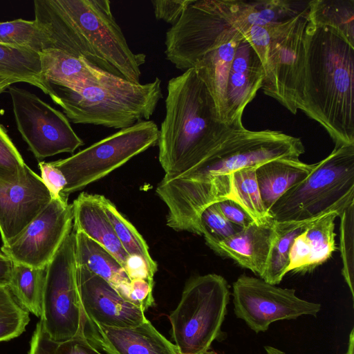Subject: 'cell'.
Returning <instances> with one entry per match:
<instances>
[{
  "label": "cell",
  "instance_id": "2",
  "mask_svg": "<svg viewBox=\"0 0 354 354\" xmlns=\"http://www.w3.org/2000/svg\"><path fill=\"white\" fill-rule=\"evenodd\" d=\"M35 20L50 49L82 57L99 69L139 83L146 55L135 53L108 0H35Z\"/></svg>",
  "mask_w": 354,
  "mask_h": 354
},
{
  "label": "cell",
  "instance_id": "30",
  "mask_svg": "<svg viewBox=\"0 0 354 354\" xmlns=\"http://www.w3.org/2000/svg\"><path fill=\"white\" fill-rule=\"evenodd\" d=\"M0 75L37 86L46 94L39 54L0 44Z\"/></svg>",
  "mask_w": 354,
  "mask_h": 354
},
{
  "label": "cell",
  "instance_id": "33",
  "mask_svg": "<svg viewBox=\"0 0 354 354\" xmlns=\"http://www.w3.org/2000/svg\"><path fill=\"white\" fill-rule=\"evenodd\" d=\"M0 44L28 49L38 54L50 49L46 36L35 19L0 22Z\"/></svg>",
  "mask_w": 354,
  "mask_h": 354
},
{
  "label": "cell",
  "instance_id": "23",
  "mask_svg": "<svg viewBox=\"0 0 354 354\" xmlns=\"http://www.w3.org/2000/svg\"><path fill=\"white\" fill-rule=\"evenodd\" d=\"M299 158H279L255 168L261 198L269 212L274 203L288 189L305 179L315 168Z\"/></svg>",
  "mask_w": 354,
  "mask_h": 354
},
{
  "label": "cell",
  "instance_id": "29",
  "mask_svg": "<svg viewBox=\"0 0 354 354\" xmlns=\"http://www.w3.org/2000/svg\"><path fill=\"white\" fill-rule=\"evenodd\" d=\"M46 266L34 268L13 262L8 286L18 303L37 317L41 315Z\"/></svg>",
  "mask_w": 354,
  "mask_h": 354
},
{
  "label": "cell",
  "instance_id": "37",
  "mask_svg": "<svg viewBox=\"0 0 354 354\" xmlns=\"http://www.w3.org/2000/svg\"><path fill=\"white\" fill-rule=\"evenodd\" d=\"M201 235L207 245L213 249L218 243L243 228L230 222L221 213L216 203L205 208L199 218Z\"/></svg>",
  "mask_w": 354,
  "mask_h": 354
},
{
  "label": "cell",
  "instance_id": "45",
  "mask_svg": "<svg viewBox=\"0 0 354 354\" xmlns=\"http://www.w3.org/2000/svg\"><path fill=\"white\" fill-rule=\"evenodd\" d=\"M13 262L1 251L0 252V283L7 284L9 282Z\"/></svg>",
  "mask_w": 354,
  "mask_h": 354
},
{
  "label": "cell",
  "instance_id": "21",
  "mask_svg": "<svg viewBox=\"0 0 354 354\" xmlns=\"http://www.w3.org/2000/svg\"><path fill=\"white\" fill-rule=\"evenodd\" d=\"M243 37L242 31L234 30L205 54L194 67L213 98L218 119L225 124L228 75L236 50Z\"/></svg>",
  "mask_w": 354,
  "mask_h": 354
},
{
  "label": "cell",
  "instance_id": "44",
  "mask_svg": "<svg viewBox=\"0 0 354 354\" xmlns=\"http://www.w3.org/2000/svg\"><path fill=\"white\" fill-rule=\"evenodd\" d=\"M124 269L130 280L140 279L153 283V277L149 273L145 260L138 255L129 254Z\"/></svg>",
  "mask_w": 354,
  "mask_h": 354
},
{
  "label": "cell",
  "instance_id": "9",
  "mask_svg": "<svg viewBox=\"0 0 354 354\" xmlns=\"http://www.w3.org/2000/svg\"><path fill=\"white\" fill-rule=\"evenodd\" d=\"M159 129L152 120L138 122L73 156L53 162L64 174V198L106 176L133 157L158 145Z\"/></svg>",
  "mask_w": 354,
  "mask_h": 354
},
{
  "label": "cell",
  "instance_id": "48",
  "mask_svg": "<svg viewBox=\"0 0 354 354\" xmlns=\"http://www.w3.org/2000/svg\"><path fill=\"white\" fill-rule=\"evenodd\" d=\"M264 349L266 354H287L283 351L271 346H266Z\"/></svg>",
  "mask_w": 354,
  "mask_h": 354
},
{
  "label": "cell",
  "instance_id": "22",
  "mask_svg": "<svg viewBox=\"0 0 354 354\" xmlns=\"http://www.w3.org/2000/svg\"><path fill=\"white\" fill-rule=\"evenodd\" d=\"M75 231L84 233L111 253L124 268L129 256L101 203V195L82 192L72 203Z\"/></svg>",
  "mask_w": 354,
  "mask_h": 354
},
{
  "label": "cell",
  "instance_id": "7",
  "mask_svg": "<svg viewBox=\"0 0 354 354\" xmlns=\"http://www.w3.org/2000/svg\"><path fill=\"white\" fill-rule=\"evenodd\" d=\"M230 291L227 281L217 274L192 279L169 319L171 337L180 354L207 351L221 333Z\"/></svg>",
  "mask_w": 354,
  "mask_h": 354
},
{
  "label": "cell",
  "instance_id": "46",
  "mask_svg": "<svg viewBox=\"0 0 354 354\" xmlns=\"http://www.w3.org/2000/svg\"><path fill=\"white\" fill-rule=\"evenodd\" d=\"M17 82H18L13 79L0 75V94L12 84Z\"/></svg>",
  "mask_w": 354,
  "mask_h": 354
},
{
  "label": "cell",
  "instance_id": "42",
  "mask_svg": "<svg viewBox=\"0 0 354 354\" xmlns=\"http://www.w3.org/2000/svg\"><path fill=\"white\" fill-rule=\"evenodd\" d=\"M153 283L140 279L131 280L129 301L144 312L154 305Z\"/></svg>",
  "mask_w": 354,
  "mask_h": 354
},
{
  "label": "cell",
  "instance_id": "28",
  "mask_svg": "<svg viewBox=\"0 0 354 354\" xmlns=\"http://www.w3.org/2000/svg\"><path fill=\"white\" fill-rule=\"evenodd\" d=\"M308 21L336 31L354 47V0H313L309 2Z\"/></svg>",
  "mask_w": 354,
  "mask_h": 354
},
{
  "label": "cell",
  "instance_id": "4",
  "mask_svg": "<svg viewBox=\"0 0 354 354\" xmlns=\"http://www.w3.org/2000/svg\"><path fill=\"white\" fill-rule=\"evenodd\" d=\"M301 111L328 132L335 146L354 144V47L336 31L309 21Z\"/></svg>",
  "mask_w": 354,
  "mask_h": 354
},
{
  "label": "cell",
  "instance_id": "17",
  "mask_svg": "<svg viewBox=\"0 0 354 354\" xmlns=\"http://www.w3.org/2000/svg\"><path fill=\"white\" fill-rule=\"evenodd\" d=\"M85 335L106 354H180L152 324L133 327H109L86 322Z\"/></svg>",
  "mask_w": 354,
  "mask_h": 354
},
{
  "label": "cell",
  "instance_id": "36",
  "mask_svg": "<svg viewBox=\"0 0 354 354\" xmlns=\"http://www.w3.org/2000/svg\"><path fill=\"white\" fill-rule=\"evenodd\" d=\"M339 248L342 261V274L354 298V201L339 214Z\"/></svg>",
  "mask_w": 354,
  "mask_h": 354
},
{
  "label": "cell",
  "instance_id": "32",
  "mask_svg": "<svg viewBox=\"0 0 354 354\" xmlns=\"http://www.w3.org/2000/svg\"><path fill=\"white\" fill-rule=\"evenodd\" d=\"M101 203L124 250L129 255L135 254L142 257L147 263L151 276L153 277L158 266L149 254L145 239L110 200L101 195Z\"/></svg>",
  "mask_w": 354,
  "mask_h": 354
},
{
  "label": "cell",
  "instance_id": "13",
  "mask_svg": "<svg viewBox=\"0 0 354 354\" xmlns=\"http://www.w3.org/2000/svg\"><path fill=\"white\" fill-rule=\"evenodd\" d=\"M232 295L236 316L257 333L267 330L274 322L315 317L321 310L320 304L298 297L295 289L245 274L234 282Z\"/></svg>",
  "mask_w": 354,
  "mask_h": 354
},
{
  "label": "cell",
  "instance_id": "26",
  "mask_svg": "<svg viewBox=\"0 0 354 354\" xmlns=\"http://www.w3.org/2000/svg\"><path fill=\"white\" fill-rule=\"evenodd\" d=\"M310 1L235 0L236 24L243 33L252 26L287 21L309 10Z\"/></svg>",
  "mask_w": 354,
  "mask_h": 354
},
{
  "label": "cell",
  "instance_id": "43",
  "mask_svg": "<svg viewBox=\"0 0 354 354\" xmlns=\"http://www.w3.org/2000/svg\"><path fill=\"white\" fill-rule=\"evenodd\" d=\"M223 215L231 223L246 227L254 223L252 217L241 206L231 198L216 203Z\"/></svg>",
  "mask_w": 354,
  "mask_h": 354
},
{
  "label": "cell",
  "instance_id": "14",
  "mask_svg": "<svg viewBox=\"0 0 354 354\" xmlns=\"http://www.w3.org/2000/svg\"><path fill=\"white\" fill-rule=\"evenodd\" d=\"M72 204L53 198L46 208L1 251L12 262L34 268L47 266L73 229Z\"/></svg>",
  "mask_w": 354,
  "mask_h": 354
},
{
  "label": "cell",
  "instance_id": "3",
  "mask_svg": "<svg viewBox=\"0 0 354 354\" xmlns=\"http://www.w3.org/2000/svg\"><path fill=\"white\" fill-rule=\"evenodd\" d=\"M167 90L158 145L164 178L171 179L197 168L238 128L218 119L213 98L194 68L170 79Z\"/></svg>",
  "mask_w": 354,
  "mask_h": 354
},
{
  "label": "cell",
  "instance_id": "10",
  "mask_svg": "<svg viewBox=\"0 0 354 354\" xmlns=\"http://www.w3.org/2000/svg\"><path fill=\"white\" fill-rule=\"evenodd\" d=\"M40 322L55 341L85 335L86 319L77 286L73 228L46 266Z\"/></svg>",
  "mask_w": 354,
  "mask_h": 354
},
{
  "label": "cell",
  "instance_id": "49",
  "mask_svg": "<svg viewBox=\"0 0 354 354\" xmlns=\"http://www.w3.org/2000/svg\"><path fill=\"white\" fill-rule=\"evenodd\" d=\"M201 354H219V353H215V352H213V351H209V350L203 353H201Z\"/></svg>",
  "mask_w": 354,
  "mask_h": 354
},
{
  "label": "cell",
  "instance_id": "20",
  "mask_svg": "<svg viewBox=\"0 0 354 354\" xmlns=\"http://www.w3.org/2000/svg\"><path fill=\"white\" fill-rule=\"evenodd\" d=\"M274 221L264 224L254 223L220 242L212 250L261 278L274 236Z\"/></svg>",
  "mask_w": 354,
  "mask_h": 354
},
{
  "label": "cell",
  "instance_id": "16",
  "mask_svg": "<svg viewBox=\"0 0 354 354\" xmlns=\"http://www.w3.org/2000/svg\"><path fill=\"white\" fill-rule=\"evenodd\" d=\"M53 197L41 177L28 166L16 183L0 180V234L8 245L37 217Z\"/></svg>",
  "mask_w": 354,
  "mask_h": 354
},
{
  "label": "cell",
  "instance_id": "24",
  "mask_svg": "<svg viewBox=\"0 0 354 354\" xmlns=\"http://www.w3.org/2000/svg\"><path fill=\"white\" fill-rule=\"evenodd\" d=\"M75 234L76 265L85 267L104 279L122 298L129 301L131 280L118 259L84 233L75 231Z\"/></svg>",
  "mask_w": 354,
  "mask_h": 354
},
{
  "label": "cell",
  "instance_id": "15",
  "mask_svg": "<svg viewBox=\"0 0 354 354\" xmlns=\"http://www.w3.org/2000/svg\"><path fill=\"white\" fill-rule=\"evenodd\" d=\"M77 281L86 322L109 327H133L148 319L138 306L122 298L104 279L77 266Z\"/></svg>",
  "mask_w": 354,
  "mask_h": 354
},
{
  "label": "cell",
  "instance_id": "11",
  "mask_svg": "<svg viewBox=\"0 0 354 354\" xmlns=\"http://www.w3.org/2000/svg\"><path fill=\"white\" fill-rule=\"evenodd\" d=\"M308 11L281 24L276 30L264 66L263 93L292 114L303 104Z\"/></svg>",
  "mask_w": 354,
  "mask_h": 354
},
{
  "label": "cell",
  "instance_id": "12",
  "mask_svg": "<svg viewBox=\"0 0 354 354\" xmlns=\"http://www.w3.org/2000/svg\"><path fill=\"white\" fill-rule=\"evenodd\" d=\"M17 130L39 162L62 153H73L84 145L64 113L35 94L10 86Z\"/></svg>",
  "mask_w": 354,
  "mask_h": 354
},
{
  "label": "cell",
  "instance_id": "27",
  "mask_svg": "<svg viewBox=\"0 0 354 354\" xmlns=\"http://www.w3.org/2000/svg\"><path fill=\"white\" fill-rule=\"evenodd\" d=\"M317 218L304 221H274V236L266 267L261 279L273 285H277L282 281L288 273L290 252L295 238Z\"/></svg>",
  "mask_w": 354,
  "mask_h": 354
},
{
  "label": "cell",
  "instance_id": "6",
  "mask_svg": "<svg viewBox=\"0 0 354 354\" xmlns=\"http://www.w3.org/2000/svg\"><path fill=\"white\" fill-rule=\"evenodd\" d=\"M354 201V144L335 146L302 181L271 207L277 222L304 221L331 212L338 214Z\"/></svg>",
  "mask_w": 354,
  "mask_h": 354
},
{
  "label": "cell",
  "instance_id": "40",
  "mask_svg": "<svg viewBox=\"0 0 354 354\" xmlns=\"http://www.w3.org/2000/svg\"><path fill=\"white\" fill-rule=\"evenodd\" d=\"M192 0H156L152 1L154 14L157 19L163 20L171 26L177 22Z\"/></svg>",
  "mask_w": 354,
  "mask_h": 354
},
{
  "label": "cell",
  "instance_id": "19",
  "mask_svg": "<svg viewBox=\"0 0 354 354\" xmlns=\"http://www.w3.org/2000/svg\"><path fill=\"white\" fill-rule=\"evenodd\" d=\"M338 216L337 212H331L319 216L295 238L290 252L288 272H311L338 250L335 232Z\"/></svg>",
  "mask_w": 354,
  "mask_h": 354
},
{
  "label": "cell",
  "instance_id": "39",
  "mask_svg": "<svg viewBox=\"0 0 354 354\" xmlns=\"http://www.w3.org/2000/svg\"><path fill=\"white\" fill-rule=\"evenodd\" d=\"M281 24L252 26L243 33V37L248 40L253 48L263 67L267 62L270 42Z\"/></svg>",
  "mask_w": 354,
  "mask_h": 354
},
{
  "label": "cell",
  "instance_id": "47",
  "mask_svg": "<svg viewBox=\"0 0 354 354\" xmlns=\"http://www.w3.org/2000/svg\"><path fill=\"white\" fill-rule=\"evenodd\" d=\"M354 350V330L352 329L348 341V347L346 353L345 354H353Z\"/></svg>",
  "mask_w": 354,
  "mask_h": 354
},
{
  "label": "cell",
  "instance_id": "35",
  "mask_svg": "<svg viewBox=\"0 0 354 354\" xmlns=\"http://www.w3.org/2000/svg\"><path fill=\"white\" fill-rule=\"evenodd\" d=\"M29 321V313L18 303L8 285L0 283V342L19 336Z\"/></svg>",
  "mask_w": 354,
  "mask_h": 354
},
{
  "label": "cell",
  "instance_id": "1",
  "mask_svg": "<svg viewBox=\"0 0 354 354\" xmlns=\"http://www.w3.org/2000/svg\"><path fill=\"white\" fill-rule=\"evenodd\" d=\"M305 148L299 138L281 131L235 129L194 170L162 178L156 193L167 208V225L176 231L201 235L199 218L209 205L232 198V175L279 158H299Z\"/></svg>",
  "mask_w": 354,
  "mask_h": 354
},
{
  "label": "cell",
  "instance_id": "25",
  "mask_svg": "<svg viewBox=\"0 0 354 354\" xmlns=\"http://www.w3.org/2000/svg\"><path fill=\"white\" fill-rule=\"evenodd\" d=\"M39 55L44 82L77 88L97 80L105 72L82 57L59 50L47 49Z\"/></svg>",
  "mask_w": 354,
  "mask_h": 354
},
{
  "label": "cell",
  "instance_id": "5",
  "mask_svg": "<svg viewBox=\"0 0 354 354\" xmlns=\"http://www.w3.org/2000/svg\"><path fill=\"white\" fill-rule=\"evenodd\" d=\"M44 84L46 95L73 123L120 129L149 120L162 97L158 77L141 84L103 72L80 87Z\"/></svg>",
  "mask_w": 354,
  "mask_h": 354
},
{
  "label": "cell",
  "instance_id": "18",
  "mask_svg": "<svg viewBox=\"0 0 354 354\" xmlns=\"http://www.w3.org/2000/svg\"><path fill=\"white\" fill-rule=\"evenodd\" d=\"M264 67L248 40L239 41L231 64L226 88V124L242 128L246 106L262 87Z\"/></svg>",
  "mask_w": 354,
  "mask_h": 354
},
{
  "label": "cell",
  "instance_id": "41",
  "mask_svg": "<svg viewBox=\"0 0 354 354\" xmlns=\"http://www.w3.org/2000/svg\"><path fill=\"white\" fill-rule=\"evenodd\" d=\"M38 167L41 178L47 187L53 198L63 197L62 193L66 185V180L62 172L53 162L40 161Z\"/></svg>",
  "mask_w": 354,
  "mask_h": 354
},
{
  "label": "cell",
  "instance_id": "34",
  "mask_svg": "<svg viewBox=\"0 0 354 354\" xmlns=\"http://www.w3.org/2000/svg\"><path fill=\"white\" fill-rule=\"evenodd\" d=\"M27 354H102L86 337L79 335L65 341L51 339L44 330L40 321L30 342Z\"/></svg>",
  "mask_w": 354,
  "mask_h": 354
},
{
  "label": "cell",
  "instance_id": "38",
  "mask_svg": "<svg viewBox=\"0 0 354 354\" xmlns=\"http://www.w3.org/2000/svg\"><path fill=\"white\" fill-rule=\"evenodd\" d=\"M26 165L21 155L0 124V180L16 183L26 176Z\"/></svg>",
  "mask_w": 354,
  "mask_h": 354
},
{
  "label": "cell",
  "instance_id": "31",
  "mask_svg": "<svg viewBox=\"0 0 354 354\" xmlns=\"http://www.w3.org/2000/svg\"><path fill=\"white\" fill-rule=\"evenodd\" d=\"M256 167L241 169L232 175V198L257 224L274 221L261 198L255 174Z\"/></svg>",
  "mask_w": 354,
  "mask_h": 354
},
{
  "label": "cell",
  "instance_id": "8",
  "mask_svg": "<svg viewBox=\"0 0 354 354\" xmlns=\"http://www.w3.org/2000/svg\"><path fill=\"white\" fill-rule=\"evenodd\" d=\"M236 30L235 0H192L166 32V58L179 70L192 68Z\"/></svg>",
  "mask_w": 354,
  "mask_h": 354
}]
</instances>
